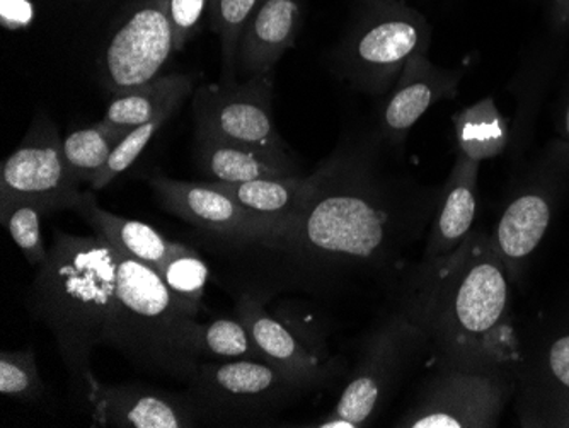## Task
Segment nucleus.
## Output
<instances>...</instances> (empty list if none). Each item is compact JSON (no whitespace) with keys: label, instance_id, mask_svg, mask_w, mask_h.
Masks as SVG:
<instances>
[{"label":"nucleus","instance_id":"nucleus-1","mask_svg":"<svg viewBox=\"0 0 569 428\" xmlns=\"http://www.w3.org/2000/svg\"><path fill=\"white\" fill-rule=\"evenodd\" d=\"M117 251L101 236L59 232L26 293L28 311L56 338L73 385L86 392L91 356L107 345L117 309Z\"/></svg>","mask_w":569,"mask_h":428},{"label":"nucleus","instance_id":"nucleus-2","mask_svg":"<svg viewBox=\"0 0 569 428\" xmlns=\"http://www.w3.org/2000/svg\"><path fill=\"white\" fill-rule=\"evenodd\" d=\"M427 287V319L457 367L493 369L515 359L507 267L493 242L471 236L438 258Z\"/></svg>","mask_w":569,"mask_h":428},{"label":"nucleus","instance_id":"nucleus-3","mask_svg":"<svg viewBox=\"0 0 569 428\" xmlns=\"http://www.w3.org/2000/svg\"><path fill=\"white\" fill-rule=\"evenodd\" d=\"M389 235V213L366 168L336 159L315 172V188L271 249L321 261H372Z\"/></svg>","mask_w":569,"mask_h":428},{"label":"nucleus","instance_id":"nucleus-4","mask_svg":"<svg viewBox=\"0 0 569 428\" xmlns=\"http://www.w3.org/2000/svg\"><path fill=\"white\" fill-rule=\"evenodd\" d=\"M117 267V309L107 345L147 370L190 381L198 366L200 311L176 296L156 268L120 251Z\"/></svg>","mask_w":569,"mask_h":428},{"label":"nucleus","instance_id":"nucleus-5","mask_svg":"<svg viewBox=\"0 0 569 428\" xmlns=\"http://www.w3.org/2000/svg\"><path fill=\"white\" fill-rule=\"evenodd\" d=\"M430 40L427 19L401 0H363L338 50V70L361 91L382 94L412 56L428 52Z\"/></svg>","mask_w":569,"mask_h":428},{"label":"nucleus","instance_id":"nucleus-6","mask_svg":"<svg viewBox=\"0 0 569 428\" xmlns=\"http://www.w3.org/2000/svg\"><path fill=\"white\" fill-rule=\"evenodd\" d=\"M271 103L273 73L201 86L193 98L197 136L287 155Z\"/></svg>","mask_w":569,"mask_h":428},{"label":"nucleus","instance_id":"nucleus-7","mask_svg":"<svg viewBox=\"0 0 569 428\" xmlns=\"http://www.w3.org/2000/svg\"><path fill=\"white\" fill-rule=\"evenodd\" d=\"M63 158L62 137L44 113L37 115L18 149L0 168V201H33L44 216L73 210L81 200Z\"/></svg>","mask_w":569,"mask_h":428},{"label":"nucleus","instance_id":"nucleus-8","mask_svg":"<svg viewBox=\"0 0 569 428\" xmlns=\"http://www.w3.org/2000/svg\"><path fill=\"white\" fill-rule=\"evenodd\" d=\"M187 385L197 414L222 421L258 414L300 388L292 377L260 360L200 362Z\"/></svg>","mask_w":569,"mask_h":428},{"label":"nucleus","instance_id":"nucleus-9","mask_svg":"<svg viewBox=\"0 0 569 428\" xmlns=\"http://www.w3.org/2000/svg\"><path fill=\"white\" fill-rule=\"evenodd\" d=\"M150 188L162 209L219 238L229 248L273 245L280 229L256 219L234 198L217 188L212 181L172 180L164 175L150 176Z\"/></svg>","mask_w":569,"mask_h":428},{"label":"nucleus","instance_id":"nucleus-10","mask_svg":"<svg viewBox=\"0 0 569 428\" xmlns=\"http://www.w3.org/2000/svg\"><path fill=\"white\" fill-rule=\"evenodd\" d=\"M418 331L417 326L401 318L376 331L367 341L363 356L336 402L335 410L316 427L357 428L370 424L391 392L392 385H396Z\"/></svg>","mask_w":569,"mask_h":428},{"label":"nucleus","instance_id":"nucleus-11","mask_svg":"<svg viewBox=\"0 0 569 428\" xmlns=\"http://www.w3.org/2000/svg\"><path fill=\"white\" fill-rule=\"evenodd\" d=\"M172 52L174 33L164 0H139L102 57V81L113 96L149 84L161 76Z\"/></svg>","mask_w":569,"mask_h":428},{"label":"nucleus","instance_id":"nucleus-12","mask_svg":"<svg viewBox=\"0 0 569 428\" xmlns=\"http://www.w3.org/2000/svg\"><path fill=\"white\" fill-rule=\"evenodd\" d=\"M503 401V385L493 369L459 367L442 374L430 395L399 421V427H493Z\"/></svg>","mask_w":569,"mask_h":428},{"label":"nucleus","instance_id":"nucleus-13","mask_svg":"<svg viewBox=\"0 0 569 428\" xmlns=\"http://www.w3.org/2000/svg\"><path fill=\"white\" fill-rule=\"evenodd\" d=\"M92 420L98 427L187 428L197 424L188 399L140 385H104L98 377L86 389Z\"/></svg>","mask_w":569,"mask_h":428},{"label":"nucleus","instance_id":"nucleus-14","mask_svg":"<svg viewBox=\"0 0 569 428\" xmlns=\"http://www.w3.org/2000/svg\"><path fill=\"white\" fill-rule=\"evenodd\" d=\"M460 76L462 73L433 66L427 52L412 56L383 104L380 115L383 137L391 143H401L430 107L456 94Z\"/></svg>","mask_w":569,"mask_h":428},{"label":"nucleus","instance_id":"nucleus-15","mask_svg":"<svg viewBox=\"0 0 569 428\" xmlns=\"http://www.w3.org/2000/svg\"><path fill=\"white\" fill-rule=\"evenodd\" d=\"M300 21V0H263L239 41L238 78L273 73L278 60L296 44Z\"/></svg>","mask_w":569,"mask_h":428},{"label":"nucleus","instance_id":"nucleus-16","mask_svg":"<svg viewBox=\"0 0 569 428\" xmlns=\"http://www.w3.org/2000/svg\"><path fill=\"white\" fill-rule=\"evenodd\" d=\"M236 318L248 328L264 360L292 377L293 381L310 386L326 379V369L318 357L307 351L289 328L263 308L258 297L242 293L236 305Z\"/></svg>","mask_w":569,"mask_h":428},{"label":"nucleus","instance_id":"nucleus-17","mask_svg":"<svg viewBox=\"0 0 569 428\" xmlns=\"http://www.w3.org/2000/svg\"><path fill=\"white\" fill-rule=\"evenodd\" d=\"M73 212L79 213L94 229L96 235L107 239L117 251L158 271L187 246L169 241L149 223L108 212L99 206L96 191L92 190L82 191Z\"/></svg>","mask_w":569,"mask_h":428},{"label":"nucleus","instance_id":"nucleus-18","mask_svg":"<svg viewBox=\"0 0 569 428\" xmlns=\"http://www.w3.org/2000/svg\"><path fill=\"white\" fill-rule=\"evenodd\" d=\"M478 171L479 161L459 152L431 229L427 251L430 260L449 257L471 235L478 209Z\"/></svg>","mask_w":569,"mask_h":428},{"label":"nucleus","instance_id":"nucleus-19","mask_svg":"<svg viewBox=\"0 0 569 428\" xmlns=\"http://www.w3.org/2000/svg\"><path fill=\"white\" fill-rule=\"evenodd\" d=\"M194 161L209 181L244 183V181L297 175L289 155L222 142L210 137L194 136Z\"/></svg>","mask_w":569,"mask_h":428},{"label":"nucleus","instance_id":"nucleus-20","mask_svg":"<svg viewBox=\"0 0 569 428\" xmlns=\"http://www.w3.org/2000/svg\"><path fill=\"white\" fill-rule=\"evenodd\" d=\"M212 183L234 198L239 206L256 219L273 223L274 228L280 229V236H278L280 239L292 226L297 216L302 212L307 198L315 188V175L309 178L292 175L244 181V183H220V181H212Z\"/></svg>","mask_w":569,"mask_h":428},{"label":"nucleus","instance_id":"nucleus-21","mask_svg":"<svg viewBox=\"0 0 569 428\" xmlns=\"http://www.w3.org/2000/svg\"><path fill=\"white\" fill-rule=\"evenodd\" d=\"M191 88L193 81L184 73L159 76L149 84L114 94L102 121L130 132L166 111H178Z\"/></svg>","mask_w":569,"mask_h":428},{"label":"nucleus","instance_id":"nucleus-22","mask_svg":"<svg viewBox=\"0 0 569 428\" xmlns=\"http://www.w3.org/2000/svg\"><path fill=\"white\" fill-rule=\"evenodd\" d=\"M549 220L551 207L545 195L540 193L515 198L505 210L493 246L510 273H513L515 265L526 260L542 241Z\"/></svg>","mask_w":569,"mask_h":428},{"label":"nucleus","instance_id":"nucleus-23","mask_svg":"<svg viewBox=\"0 0 569 428\" xmlns=\"http://www.w3.org/2000/svg\"><path fill=\"white\" fill-rule=\"evenodd\" d=\"M127 133L128 130L114 129L102 120L67 133L62 139L63 158L73 180L91 185Z\"/></svg>","mask_w":569,"mask_h":428},{"label":"nucleus","instance_id":"nucleus-24","mask_svg":"<svg viewBox=\"0 0 569 428\" xmlns=\"http://www.w3.org/2000/svg\"><path fill=\"white\" fill-rule=\"evenodd\" d=\"M194 351L198 364L227 362V360H260V348L249 335L248 328L238 318H220L213 321L198 322Z\"/></svg>","mask_w":569,"mask_h":428},{"label":"nucleus","instance_id":"nucleus-25","mask_svg":"<svg viewBox=\"0 0 569 428\" xmlns=\"http://www.w3.org/2000/svg\"><path fill=\"white\" fill-rule=\"evenodd\" d=\"M460 152L481 162L495 158L507 143V129L491 99L463 110L456 117Z\"/></svg>","mask_w":569,"mask_h":428},{"label":"nucleus","instance_id":"nucleus-26","mask_svg":"<svg viewBox=\"0 0 569 428\" xmlns=\"http://www.w3.org/2000/svg\"><path fill=\"white\" fill-rule=\"evenodd\" d=\"M263 0H212V24L222 41V78L220 81H238L239 41L248 27L249 19Z\"/></svg>","mask_w":569,"mask_h":428},{"label":"nucleus","instance_id":"nucleus-27","mask_svg":"<svg viewBox=\"0 0 569 428\" xmlns=\"http://www.w3.org/2000/svg\"><path fill=\"white\" fill-rule=\"evenodd\" d=\"M43 216V210L33 201H0V222L8 229L16 246L21 249L22 257L37 268L48 258V249L44 248L41 235Z\"/></svg>","mask_w":569,"mask_h":428},{"label":"nucleus","instance_id":"nucleus-28","mask_svg":"<svg viewBox=\"0 0 569 428\" xmlns=\"http://www.w3.org/2000/svg\"><path fill=\"white\" fill-rule=\"evenodd\" d=\"M0 392L19 401H38L43 396L37 357L31 348L0 354Z\"/></svg>","mask_w":569,"mask_h":428},{"label":"nucleus","instance_id":"nucleus-29","mask_svg":"<svg viewBox=\"0 0 569 428\" xmlns=\"http://www.w3.org/2000/svg\"><path fill=\"white\" fill-rule=\"evenodd\" d=\"M159 273L176 296L181 297L187 305L200 311L210 273L209 267L193 248L184 246L162 267Z\"/></svg>","mask_w":569,"mask_h":428},{"label":"nucleus","instance_id":"nucleus-30","mask_svg":"<svg viewBox=\"0 0 569 428\" xmlns=\"http://www.w3.org/2000/svg\"><path fill=\"white\" fill-rule=\"evenodd\" d=\"M176 111H166V113L159 115V117L153 118V120L140 125L137 129L130 130V132L124 136V139L114 147L104 168L96 175L94 180L89 185V190L99 191L102 190V188H107L108 185L117 180L121 172L127 171L130 166H133V162L140 158V155H142L143 149L149 146L153 136L164 127L166 121Z\"/></svg>","mask_w":569,"mask_h":428},{"label":"nucleus","instance_id":"nucleus-31","mask_svg":"<svg viewBox=\"0 0 569 428\" xmlns=\"http://www.w3.org/2000/svg\"><path fill=\"white\" fill-rule=\"evenodd\" d=\"M212 0H164L166 12L174 33L176 50H183L203 21Z\"/></svg>","mask_w":569,"mask_h":428},{"label":"nucleus","instance_id":"nucleus-32","mask_svg":"<svg viewBox=\"0 0 569 428\" xmlns=\"http://www.w3.org/2000/svg\"><path fill=\"white\" fill-rule=\"evenodd\" d=\"M549 370L556 381L569 391V335L559 338L549 350Z\"/></svg>","mask_w":569,"mask_h":428},{"label":"nucleus","instance_id":"nucleus-33","mask_svg":"<svg viewBox=\"0 0 569 428\" xmlns=\"http://www.w3.org/2000/svg\"><path fill=\"white\" fill-rule=\"evenodd\" d=\"M551 16L556 27H569V0H556Z\"/></svg>","mask_w":569,"mask_h":428},{"label":"nucleus","instance_id":"nucleus-34","mask_svg":"<svg viewBox=\"0 0 569 428\" xmlns=\"http://www.w3.org/2000/svg\"><path fill=\"white\" fill-rule=\"evenodd\" d=\"M565 133L566 137L569 139V104L568 108H566V115H565Z\"/></svg>","mask_w":569,"mask_h":428}]
</instances>
